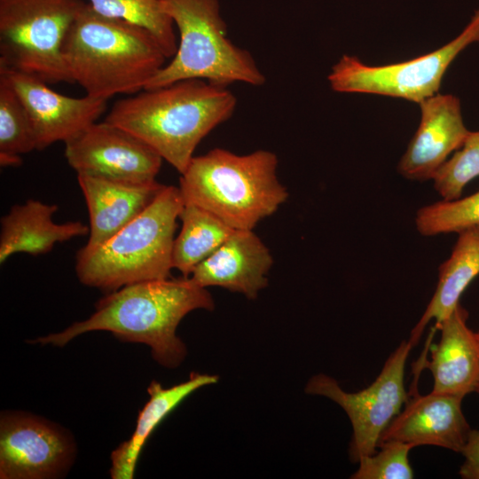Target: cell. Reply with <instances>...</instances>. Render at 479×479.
Segmentation results:
<instances>
[{
    "label": "cell",
    "instance_id": "44dd1931",
    "mask_svg": "<svg viewBox=\"0 0 479 479\" xmlns=\"http://www.w3.org/2000/svg\"><path fill=\"white\" fill-rule=\"evenodd\" d=\"M181 231L175 238L173 268L188 278L193 269L211 255L233 232L217 216L192 204H184L179 214Z\"/></svg>",
    "mask_w": 479,
    "mask_h": 479
},
{
    "label": "cell",
    "instance_id": "5bb4252c",
    "mask_svg": "<svg viewBox=\"0 0 479 479\" xmlns=\"http://www.w3.org/2000/svg\"><path fill=\"white\" fill-rule=\"evenodd\" d=\"M462 397L431 391L415 395L382 432L379 444L399 441L462 452L472 429L461 409Z\"/></svg>",
    "mask_w": 479,
    "mask_h": 479
},
{
    "label": "cell",
    "instance_id": "5b68a950",
    "mask_svg": "<svg viewBox=\"0 0 479 479\" xmlns=\"http://www.w3.org/2000/svg\"><path fill=\"white\" fill-rule=\"evenodd\" d=\"M178 187L166 185L137 218L104 243L75 255L79 281L105 293L170 278L177 220L184 207Z\"/></svg>",
    "mask_w": 479,
    "mask_h": 479
},
{
    "label": "cell",
    "instance_id": "cb8c5ba5",
    "mask_svg": "<svg viewBox=\"0 0 479 479\" xmlns=\"http://www.w3.org/2000/svg\"><path fill=\"white\" fill-rule=\"evenodd\" d=\"M33 150H36V143L27 109L0 76V153L21 155Z\"/></svg>",
    "mask_w": 479,
    "mask_h": 479
},
{
    "label": "cell",
    "instance_id": "ffe728a7",
    "mask_svg": "<svg viewBox=\"0 0 479 479\" xmlns=\"http://www.w3.org/2000/svg\"><path fill=\"white\" fill-rule=\"evenodd\" d=\"M478 275L479 224H476L458 232L451 255L439 266L435 293L411 333L409 342L412 346L431 320H435V329H438L459 303L463 292Z\"/></svg>",
    "mask_w": 479,
    "mask_h": 479
},
{
    "label": "cell",
    "instance_id": "83f0119b",
    "mask_svg": "<svg viewBox=\"0 0 479 479\" xmlns=\"http://www.w3.org/2000/svg\"><path fill=\"white\" fill-rule=\"evenodd\" d=\"M21 164L20 155L0 153V165L2 167H19Z\"/></svg>",
    "mask_w": 479,
    "mask_h": 479
},
{
    "label": "cell",
    "instance_id": "277c9868",
    "mask_svg": "<svg viewBox=\"0 0 479 479\" xmlns=\"http://www.w3.org/2000/svg\"><path fill=\"white\" fill-rule=\"evenodd\" d=\"M277 167V155L267 150L239 155L214 148L192 157L178 188L185 204L208 210L234 230H253L288 198Z\"/></svg>",
    "mask_w": 479,
    "mask_h": 479
},
{
    "label": "cell",
    "instance_id": "3957f363",
    "mask_svg": "<svg viewBox=\"0 0 479 479\" xmlns=\"http://www.w3.org/2000/svg\"><path fill=\"white\" fill-rule=\"evenodd\" d=\"M62 57L71 82L105 100L145 90L168 59L148 30L101 15L88 2L69 28Z\"/></svg>",
    "mask_w": 479,
    "mask_h": 479
},
{
    "label": "cell",
    "instance_id": "7402d4cb",
    "mask_svg": "<svg viewBox=\"0 0 479 479\" xmlns=\"http://www.w3.org/2000/svg\"><path fill=\"white\" fill-rule=\"evenodd\" d=\"M101 15L120 19L148 30L158 41L167 58L177 48L173 20L165 9L164 0H88Z\"/></svg>",
    "mask_w": 479,
    "mask_h": 479
},
{
    "label": "cell",
    "instance_id": "f1b7e54d",
    "mask_svg": "<svg viewBox=\"0 0 479 479\" xmlns=\"http://www.w3.org/2000/svg\"><path fill=\"white\" fill-rule=\"evenodd\" d=\"M476 334H477V336H478V338H479V330H478V332H477Z\"/></svg>",
    "mask_w": 479,
    "mask_h": 479
},
{
    "label": "cell",
    "instance_id": "603a6c76",
    "mask_svg": "<svg viewBox=\"0 0 479 479\" xmlns=\"http://www.w3.org/2000/svg\"><path fill=\"white\" fill-rule=\"evenodd\" d=\"M479 224V189L465 198L440 200L420 208L415 216L420 234L431 237Z\"/></svg>",
    "mask_w": 479,
    "mask_h": 479
},
{
    "label": "cell",
    "instance_id": "8fae6325",
    "mask_svg": "<svg viewBox=\"0 0 479 479\" xmlns=\"http://www.w3.org/2000/svg\"><path fill=\"white\" fill-rule=\"evenodd\" d=\"M65 157L77 175L128 184L155 181L163 161L139 138L106 121L66 142Z\"/></svg>",
    "mask_w": 479,
    "mask_h": 479
},
{
    "label": "cell",
    "instance_id": "ac0fdd59",
    "mask_svg": "<svg viewBox=\"0 0 479 479\" xmlns=\"http://www.w3.org/2000/svg\"><path fill=\"white\" fill-rule=\"evenodd\" d=\"M56 204L27 200L12 206L0 220V263L18 253L48 254L57 243L89 234V226L80 221L55 223Z\"/></svg>",
    "mask_w": 479,
    "mask_h": 479
},
{
    "label": "cell",
    "instance_id": "52a82bcc",
    "mask_svg": "<svg viewBox=\"0 0 479 479\" xmlns=\"http://www.w3.org/2000/svg\"><path fill=\"white\" fill-rule=\"evenodd\" d=\"M83 0H0V69L72 82L62 48Z\"/></svg>",
    "mask_w": 479,
    "mask_h": 479
},
{
    "label": "cell",
    "instance_id": "ba28073f",
    "mask_svg": "<svg viewBox=\"0 0 479 479\" xmlns=\"http://www.w3.org/2000/svg\"><path fill=\"white\" fill-rule=\"evenodd\" d=\"M475 43H479V9L457 37L434 51L383 66H369L357 57L343 55L327 79L337 92L377 94L420 104L438 93L452 62Z\"/></svg>",
    "mask_w": 479,
    "mask_h": 479
},
{
    "label": "cell",
    "instance_id": "7a4b0ae2",
    "mask_svg": "<svg viewBox=\"0 0 479 479\" xmlns=\"http://www.w3.org/2000/svg\"><path fill=\"white\" fill-rule=\"evenodd\" d=\"M237 99L202 79H185L120 99L105 121L131 133L180 174L199 143L234 112Z\"/></svg>",
    "mask_w": 479,
    "mask_h": 479
},
{
    "label": "cell",
    "instance_id": "4316f807",
    "mask_svg": "<svg viewBox=\"0 0 479 479\" xmlns=\"http://www.w3.org/2000/svg\"><path fill=\"white\" fill-rule=\"evenodd\" d=\"M461 453L465 460L459 475L465 479H479V429L471 430Z\"/></svg>",
    "mask_w": 479,
    "mask_h": 479
},
{
    "label": "cell",
    "instance_id": "484cf974",
    "mask_svg": "<svg viewBox=\"0 0 479 479\" xmlns=\"http://www.w3.org/2000/svg\"><path fill=\"white\" fill-rule=\"evenodd\" d=\"M380 452L363 456L353 479H412V468L408 453L411 445L399 441H387L378 445Z\"/></svg>",
    "mask_w": 479,
    "mask_h": 479
},
{
    "label": "cell",
    "instance_id": "7c38bea8",
    "mask_svg": "<svg viewBox=\"0 0 479 479\" xmlns=\"http://www.w3.org/2000/svg\"><path fill=\"white\" fill-rule=\"evenodd\" d=\"M0 76L13 88L27 109L36 150L75 137L96 122L106 108L107 100L87 95L82 98L65 96L26 74L0 69Z\"/></svg>",
    "mask_w": 479,
    "mask_h": 479
},
{
    "label": "cell",
    "instance_id": "e0dca14e",
    "mask_svg": "<svg viewBox=\"0 0 479 479\" xmlns=\"http://www.w3.org/2000/svg\"><path fill=\"white\" fill-rule=\"evenodd\" d=\"M468 312L459 303L440 324L439 343L431 346L427 366L433 392L464 397L479 388V338L467 325Z\"/></svg>",
    "mask_w": 479,
    "mask_h": 479
},
{
    "label": "cell",
    "instance_id": "2e32d148",
    "mask_svg": "<svg viewBox=\"0 0 479 479\" xmlns=\"http://www.w3.org/2000/svg\"><path fill=\"white\" fill-rule=\"evenodd\" d=\"M89 215L86 247H97L124 228L143 213L165 188L156 180L147 184H128L77 175Z\"/></svg>",
    "mask_w": 479,
    "mask_h": 479
},
{
    "label": "cell",
    "instance_id": "8992f818",
    "mask_svg": "<svg viewBox=\"0 0 479 479\" xmlns=\"http://www.w3.org/2000/svg\"><path fill=\"white\" fill-rule=\"evenodd\" d=\"M164 4L179 31V43L172 60L145 90L185 79H202L221 87L236 82L264 83L252 55L228 38L218 0H164Z\"/></svg>",
    "mask_w": 479,
    "mask_h": 479
},
{
    "label": "cell",
    "instance_id": "6da1fadb",
    "mask_svg": "<svg viewBox=\"0 0 479 479\" xmlns=\"http://www.w3.org/2000/svg\"><path fill=\"white\" fill-rule=\"evenodd\" d=\"M214 307L207 288L189 277L141 281L106 293L88 318L28 342L61 348L85 333L106 331L121 342L146 344L158 364L174 369L187 354L177 335L179 323L192 310Z\"/></svg>",
    "mask_w": 479,
    "mask_h": 479
},
{
    "label": "cell",
    "instance_id": "d6986e66",
    "mask_svg": "<svg viewBox=\"0 0 479 479\" xmlns=\"http://www.w3.org/2000/svg\"><path fill=\"white\" fill-rule=\"evenodd\" d=\"M217 381L216 375L198 373H192L187 381L170 388L153 381L147 388L149 399L138 412L131 436L111 453V478L132 479L141 451L156 427L192 392Z\"/></svg>",
    "mask_w": 479,
    "mask_h": 479
},
{
    "label": "cell",
    "instance_id": "9a60e30c",
    "mask_svg": "<svg viewBox=\"0 0 479 479\" xmlns=\"http://www.w3.org/2000/svg\"><path fill=\"white\" fill-rule=\"evenodd\" d=\"M273 258L253 230H234L189 278L202 287H220L255 299L268 285Z\"/></svg>",
    "mask_w": 479,
    "mask_h": 479
},
{
    "label": "cell",
    "instance_id": "4fadbf2b",
    "mask_svg": "<svg viewBox=\"0 0 479 479\" xmlns=\"http://www.w3.org/2000/svg\"><path fill=\"white\" fill-rule=\"evenodd\" d=\"M419 105L420 122L397 170L409 180H432L462 146L470 130L465 126L460 101L456 96L436 93Z\"/></svg>",
    "mask_w": 479,
    "mask_h": 479
},
{
    "label": "cell",
    "instance_id": "d4e9b609",
    "mask_svg": "<svg viewBox=\"0 0 479 479\" xmlns=\"http://www.w3.org/2000/svg\"><path fill=\"white\" fill-rule=\"evenodd\" d=\"M479 177V131H470L462 146L439 169L432 179L444 200L461 197L467 185Z\"/></svg>",
    "mask_w": 479,
    "mask_h": 479
},
{
    "label": "cell",
    "instance_id": "f546056e",
    "mask_svg": "<svg viewBox=\"0 0 479 479\" xmlns=\"http://www.w3.org/2000/svg\"><path fill=\"white\" fill-rule=\"evenodd\" d=\"M477 392L479 393V388H478V389H477Z\"/></svg>",
    "mask_w": 479,
    "mask_h": 479
},
{
    "label": "cell",
    "instance_id": "30bf717a",
    "mask_svg": "<svg viewBox=\"0 0 479 479\" xmlns=\"http://www.w3.org/2000/svg\"><path fill=\"white\" fill-rule=\"evenodd\" d=\"M75 454L74 437L61 426L29 412L1 413V479L59 478L70 469Z\"/></svg>",
    "mask_w": 479,
    "mask_h": 479
},
{
    "label": "cell",
    "instance_id": "9c48e42d",
    "mask_svg": "<svg viewBox=\"0 0 479 479\" xmlns=\"http://www.w3.org/2000/svg\"><path fill=\"white\" fill-rule=\"evenodd\" d=\"M412 347L409 341H403L389 357L376 380L360 391L346 392L334 379L325 374L315 375L307 383V393L334 401L349 416L353 429L349 446L352 461L358 462L363 456L376 452L382 432L408 400L404 376Z\"/></svg>",
    "mask_w": 479,
    "mask_h": 479
}]
</instances>
